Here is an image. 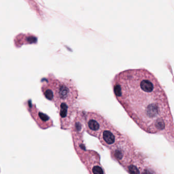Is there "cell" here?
I'll return each mask as SVG.
<instances>
[{"label":"cell","instance_id":"obj_1","mask_svg":"<svg viewBox=\"0 0 174 174\" xmlns=\"http://www.w3.org/2000/svg\"><path fill=\"white\" fill-rule=\"evenodd\" d=\"M113 91L128 116L140 128L154 127V133L173 127L168 97L154 74L143 68L128 69L114 76Z\"/></svg>","mask_w":174,"mask_h":174},{"label":"cell","instance_id":"obj_2","mask_svg":"<svg viewBox=\"0 0 174 174\" xmlns=\"http://www.w3.org/2000/svg\"><path fill=\"white\" fill-rule=\"evenodd\" d=\"M42 90L45 97L56 105L65 104L72 107L78 97V91L74 82L68 79L49 77L43 82Z\"/></svg>","mask_w":174,"mask_h":174},{"label":"cell","instance_id":"obj_3","mask_svg":"<svg viewBox=\"0 0 174 174\" xmlns=\"http://www.w3.org/2000/svg\"><path fill=\"white\" fill-rule=\"evenodd\" d=\"M111 156L126 168L134 156V146L129 137L122 134L119 142L111 149Z\"/></svg>","mask_w":174,"mask_h":174},{"label":"cell","instance_id":"obj_4","mask_svg":"<svg viewBox=\"0 0 174 174\" xmlns=\"http://www.w3.org/2000/svg\"><path fill=\"white\" fill-rule=\"evenodd\" d=\"M83 114L86 131L91 136L98 138L100 133L106 127L109 122L96 111L83 112Z\"/></svg>","mask_w":174,"mask_h":174},{"label":"cell","instance_id":"obj_5","mask_svg":"<svg viewBox=\"0 0 174 174\" xmlns=\"http://www.w3.org/2000/svg\"><path fill=\"white\" fill-rule=\"evenodd\" d=\"M122 136V133L109 123L100 133L98 139L102 145L110 150L119 142Z\"/></svg>","mask_w":174,"mask_h":174},{"label":"cell","instance_id":"obj_6","mask_svg":"<svg viewBox=\"0 0 174 174\" xmlns=\"http://www.w3.org/2000/svg\"><path fill=\"white\" fill-rule=\"evenodd\" d=\"M143 166V158L142 156H134L131 162L125 168L129 174H140Z\"/></svg>","mask_w":174,"mask_h":174},{"label":"cell","instance_id":"obj_7","mask_svg":"<svg viewBox=\"0 0 174 174\" xmlns=\"http://www.w3.org/2000/svg\"><path fill=\"white\" fill-rule=\"evenodd\" d=\"M89 170H91L90 172L91 174H105L103 168L99 163L94 165L91 168H89Z\"/></svg>","mask_w":174,"mask_h":174},{"label":"cell","instance_id":"obj_8","mask_svg":"<svg viewBox=\"0 0 174 174\" xmlns=\"http://www.w3.org/2000/svg\"><path fill=\"white\" fill-rule=\"evenodd\" d=\"M140 174H159L157 170L151 165H144Z\"/></svg>","mask_w":174,"mask_h":174},{"label":"cell","instance_id":"obj_9","mask_svg":"<svg viewBox=\"0 0 174 174\" xmlns=\"http://www.w3.org/2000/svg\"><path fill=\"white\" fill-rule=\"evenodd\" d=\"M39 115L41 120H43V121H46V120H49V117L48 116H46V114H44L43 113H39Z\"/></svg>","mask_w":174,"mask_h":174}]
</instances>
